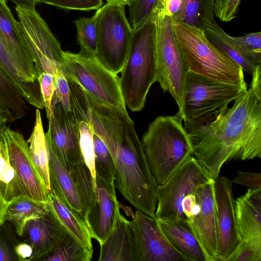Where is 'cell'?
Wrapping results in <instances>:
<instances>
[{"label": "cell", "instance_id": "1", "mask_svg": "<svg viewBox=\"0 0 261 261\" xmlns=\"http://www.w3.org/2000/svg\"><path fill=\"white\" fill-rule=\"evenodd\" d=\"M233 101L187 130L193 154L214 180L226 162L261 158V94L250 86Z\"/></svg>", "mask_w": 261, "mask_h": 261}, {"label": "cell", "instance_id": "2", "mask_svg": "<svg viewBox=\"0 0 261 261\" xmlns=\"http://www.w3.org/2000/svg\"><path fill=\"white\" fill-rule=\"evenodd\" d=\"M88 98L93 129L114 161L115 187L137 211L156 217L159 185L152 174L133 120L128 113Z\"/></svg>", "mask_w": 261, "mask_h": 261}, {"label": "cell", "instance_id": "3", "mask_svg": "<svg viewBox=\"0 0 261 261\" xmlns=\"http://www.w3.org/2000/svg\"><path fill=\"white\" fill-rule=\"evenodd\" d=\"M181 116H159L149 123L142 145L158 184L165 183L193 152Z\"/></svg>", "mask_w": 261, "mask_h": 261}, {"label": "cell", "instance_id": "4", "mask_svg": "<svg viewBox=\"0 0 261 261\" xmlns=\"http://www.w3.org/2000/svg\"><path fill=\"white\" fill-rule=\"evenodd\" d=\"M172 27L189 71L247 87L241 66L215 46L202 29L185 22H172Z\"/></svg>", "mask_w": 261, "mask_h": 261}, {"label": "cell", "instance_id": "5", "mask_svg": "<svg viewBox=\"0 0 261 261\" xmlns=\"http://www.w3.org/2000/svg\"><path fill=\"white\" fill-rule=\"evenodd\" d=\"M156 82L153 24L150 21L134 31L120 83L124 101L133 112L143 109L152 85Z\"/></svg>", "mask_w": 261, "mask_h": 261}, {"label": "cell", "instance_id": "6", "mask_svg": "<svg viewBox=\"0 0 261 261\" xmlns=\"http://www.w3.org/2000/svg\"><path fill=\"white\" fill-rule=\"evenodd\" d=\"M61 70L66 79L79 83L95 102L127 113L120 77L108 69L96 54L82 48L77 53L64 51Z\"/></svg>", "mask_w": 261, "mask_h": 261}, {"label": "cell", "instance_id": "7", "mask_svg": "<svg viewBox=\"0 0 261 261\" xmlns=\"http://www.w3.org/2000/svg\"><path fill=\"white\" fill-rule=\"evenodd\" d=\"M247 90L240 85L230 84L188 71L182 92L181 110L178 113L188 130L200 125L218 111Z\"/></svg>", "mask_w": 261, "mask_h": 261}, {"label": "cell", "instance_id": "8", "mask_svg": "<svg viewBox=\"0 0 261 261\" xmlns=\"http://www.w3.org/2000/svg\"><path fill=\"white\" fill-rule=\"evenodd\" d=\"M153 24L156 82L164 92L169 93L181 110L185 79L189 71L176 40L170 17L152 12Z\"/></svg>", "mask_w": 261, "mask_h": 261}, {"label": "cell", "instance_id": "9", "mask_svg": "<svg viewBox=\"0 0 261 261\" xmlns=\"http://www.w3.org/2000/svg\"><path fill=\"white\" fill-rule=\"evenodd\" d=\"M133 34L125 6L106 3L100 8L96 55L116 74L121 72L126 63Z\"/></svg>", "mask_w": 261, "mask_h": 261}, {"label": "cell", "instance_id": "10", "mask_svg": "<svg viewBox=\"0 0 261 261\" xmlns=\"http://www.w3.org/2000/svg\"><path fill=\"white\" fill-rule=\"evenodd\" d=\"M15 10L19 28L33 58L37 77L43 72L55 77L61 70L63 60L60 42L36 9L16 6Z\"/></svg>", "mask_w": 261, "mask_h": 261}, {"label": "cell", "instance_id": "11", "mask_svg": "<svg viewBox=\"0 0 261 261\" xmlns=\"http://www.w3.org/2000/svg\"><path fill=\"white\" fill-rule=\"evenodd\" d=\"M211 179L194 155L188 158L165 183L159 186L156 218L158 220L186 221L181 208L182 200Z\"/></svg>", "mask_w": 261, "mask_h": 261}, {"label": "cell", "instance_id": "12", "mask_svg": "<svg viewBox=\"0 0 261 261\" xmlns=\"http://www.w3.org/2000/svg\"><path fill=\"white\" fill-rule=\"evenodd\" d=\"M129 226L135 261H187L170 242L156 217L137 210Z\"/></svg>", "mask_w": 261, "mask_h": 261}, {"label": "cell", "instance_id": "13", "mask_svg": "<svg viewBox=\"0 0 261 261\" xmlns=\"http://www.w3.org/2000/svg\"><path fill=\"white\" fill-rule=\"evenodd\" d=\"M2 130L7 141L10 162L23 195L47 203L49 192L33 162L28 142L22 134L6 125Z\"/></svg>", "mask_w": 261, "mask_h": 261}, {"label": "cell", "instance_id": "14", "mask_svg": "<svg viewBox=\"0 0 261 261\" xmlns=\"http://www.w3.org/2000/svg\"><path fill=\"white\" fill-rule=\"evenodd\" d=\"M214 183L211 179L197 188L196 202L186 221L211 261H219Z\"/></svg>", "mask_w": 261, "mask_h": 261}, {"label": "cell", "instance_id": "15", "mask_svg": "<svg viewBox=\"0 0 261 261\" xmlns=\"http://www.w3.org/2000/svg\"><path fill=\"white\" fill-rule=\"evenodd\" d=\"M48 120V129L45 134L48 146L69 170L73 165L84 161L79 132L72 113L58 104L53 107Z\"/></svg>", "mask_w": 261, "mask_h": 261}, {"label": "cell", "instance_id": "16", "mask_svg": "<svg viewBox=\"0 0 261 261\" xmlns=\"http://www.w3.org/2000/svg\"><path fill=\"white\" fill-rule=\"evenodd\" d=\"M218 227L219 261L225 259L234 251L240 239L237 226L232 182L226 176H218L214 183Z\"/></svg>", "mask_w": 261, "mask_h": 261}, {"label": "cell", "instance_id": "17", "mask_svg": "<svg viewBox=\"0 0 261 261\" xmlns=\"http://www.w3.org/2000/svg\"><path fill=\"white\" fill-rule=\"evenodd\" d=\"M114 181L96 175V199L86 215L92 238L101 245L112 233L120 214Z\"/></svg>", "mask_w": 261, "mask_h": 261}, {"label": "cell", "instance_id": "18", "mask_svg": "<svg viewBox=\"0 0 261 261\" xmlns=\"http://www.w3.org/2000/svg\"><path fill=\"white\" fill-rule=\"evenodd\" d=\"M0 39L26 81L40 87L34 63L20 33L18 21L3 0H0Z\"/></svg>", "mask_w": 261, "mask_h": 261}, {"label": "cell", "instance_id": "19", "mask_svg": "<svg viewBox=\"0 0 261 261\" xmlns=\"http://www.w3.org/2000/svg\"><path fill=\"white\" fill-rule=\"evenodd\" d=\"M240 241L261 248V189H248L234 199Z\"/></svg>", "mask_w": 261, "mask_h": 261}, {"label": "cell", "instance_id": "20", "mask_svg": "<svg viewBox=\"0 0 261 261\" xmlns=\"http://www.w3.org/2000/svg\"><path fill=\"white\" fill-rule=\"evenodd\" d=\"M65 232L48 210L45 216L30 220L23 234L33 249L32 260H42L54 249Z\"/></svg>", "mask_w": 261, "mask_h": 261}, {"label": "cell", "instance_id": "21", "mask_svg": "<svg viewBox=\"0 0 261 261\" xmlns=\"http://www.w3.org/2000/svg\"><path fill=\"white\" fill-rule=\"evenodd\" d=\"M172 245L187 261H211L186 220H159Z\"/></svg>", "mask_w": 261, "mask_h": 261}, {"label": "cell", "instance_id": "22", "mask_svg": "<svg viewBox=\"0 0 261 261\" xmlns=\"http://www.w3.org/2000/svg\"><path fill=\"white\" fill-rule=\"evenodd\" d=\"M48 149L50 190L86 223V215L84 207L69 172L61 163L49 147Z\"/></svg>", "mask_w": 261, "mask_h": 261}, {"label": "cell", "instance_id": "23", "mask_svg": "<svg viewBox=\"0 0 261 261\" xmlns=\"http://www.w3.org/2000/svg\"><path fill=\"white\" fill-rule=\"evenodd\" d=\"M46 204L49 212L75 241L83 247L93 249L92 237L85 222L51 190Z\"/></svg>", "mask_w": 261, "mask_h": 261}, {"label": "cell", "instance_id": "24", "mask_svg": "<svg viewBox=\"0 0 261 261\" xmlns=\"http://www.w3.org/2000/svg\"><path fill=\"white\" fill-rule=\"evenodd\" d=\"M100 246L99 261H135L129 221L121 213L112 233Z\"/></svg>", "mask_w": 261, "mask_h": 261}, {"label": "cell", "instance_id": "25", "mask_svg": "<svg viewBox=\"0 0 261 261\" xmlns=\"http://www.w3.org/2000/svg\"><path fill=\"white\" fill-rule=\"evenodd\" d=\"M48 213L46 203L35 201L25 196H21L9 203L7 207L5 220L10 222L16 233L21 236L27 223Z\"/></svg>", "mask_w": 261, "mask_h": 261}, {"label": "cell", "instance_id": "26", "mask_svg": "<svg viewBox=\"0 0 261 261\" xmlns=\"http://www.w3.org/2000/svg\"><path fill=\"white\" fill-rule=\"evenodd\" d=\"M29 151L33 162L48 191H50L49 171V149L44 132L39 109L36 111L35 125L28 140Z\"/></svg>", "mask_w": 261, "mask_h": 261}, {"label": "cell", "instance_id": "27", "mask_svg": "<svg viewBox=\"0 0 261 261\" xmlns=\"http://www.w3.org/2000/svg\"><path fill=\"white\" fill-rule=\"evenodd\" d=\"M202 29L207 39L217 47L226 54L243 70L252 75L257 65L249 60L228 35L218 24L216 19L205 22Z\"/></svg>", "mask_w": 261, "mask_h": 261}, {"label": "cell", "instance_id": "28", "mask_svg": "<svg viewBox=\"0 0 261 261\" xmlns=\"http://www.w3.org/2000/svg\"><path fill=\"white\" fill-rule=\"evenodd\" d=\"M25 101L18 87L0 67V106L6 112L10 123L25 116Z\"/></svg>", "mask_w": 261, "mask_h": 261}, {"label": "cell", "instance_id": "29", "mask_svg": "<svg viewBox=\"0 0 261 261\" xmlns=\"http://www.w3.org/2000/svg\"><path fill=\"white\" fill-rule=\"evenodd\" d=\"M2 128L0 129V193L8 204L23 195L10 162L7 143Z\"/></svg>", "mask_w": 261, "mask_h": 261}, {"label": "cell", "instance_id": "30", "mask_svg": "<svg viewBox=\"0 0 261 261\" xmlns=\"http://www.w3.org/2000/svg\"><path fill=\"white\" fill-rule=\"evenodd\" d=\"M68 171L80 196L86 215L96 201V182L84 161L73 165Z\"/></svg>", "mask_w": 261, "mask_h": 261}, {"label": "cell", "instance_id": "31", "mask_svg": "<svg viewBox=\"0 0 261 261\" xmlns=\"http://www.w3.org/2000/svg\"><path fill=\"white\" fill-rule=\"evenodd\" d=\"M93 253V249L82 246L65 231L56 247L42 260L90 261Z\"/></svg>", "mask_w": 261, "mask_h": 261}, {"label": "cell", "instance_id": "32", "mask_svg": "<svg viewBox=\"0 0 261 261\" xmlns=\"http://www.w3.org/2000/svg\"><path fill=\"white\" fill-rule=\"evenodd\" d=\"M100 8L90 18L80 17L74 21L77 40L80 47L97 54V23Z\"/></svg>", "mask_w": 261, "mask_h": 261}, {"label": "cell", "instance_id": "33", "mask_svg": "<svg viewBox=\"0 0 261 261\" xmlns=\"http://www.w3.org/2000/svg\"><path fill=\"white\" fill-rule=\"evenodd\" d=\"M94 167L96 175L114 181L115 167L112 156L102 139L93 129Z\"/></svg>", "mask_w": 261, "mask_h": 261}, {"label": "cell", "instance_id": "34", "mask_svg": "<svg viewBox=\"0 0 261 261\" xmlns=\"http://www.w3.org/2000/svg\"><path fill=\"white\" fill-rule=\"evenodd\" d=\"M232 39L245 56L255 65H261V32L245 34Z\"/></svg>", "mask_w": 261, "mask_h": 261}, {"label": "cell", "instance_id": "35", "mask_svg": "<svg viewBox=\"0 0 261 261\" xmlns=\"http://www.w3.org/2000/svg\"><path fill=\"white\" fill-rule=\"evenodd\" d=\"M158 0H134L128 5V21L133 31L150 21L152 9Z\"/></svg>", "mask_w": 261, "mask_h": 261}, {"label": "cell", "instance_id": "36", "mask_svg": "<svg viewBox=\"0 0 261 261\" xmlns=\"http://www.w3.org/2000/svg\"><path fill=\"white\" fill-rule=\"evenodd\" d=\"M187 1L188 0H158L151 12H161L170 17L173 22H184Z\"/></svg>", "mask_w": 261, "mask_h": 261}, {"label": "cell", "instance_id": "37", "mask_svg": "<svg viewBox=\"0 0 261 261\" xmlns=\"http://www.w3.org/2000/svg\"><path fill=\"white\" fill-rule=\"evenodd\" d=\"M0 67L14 82L18 88L24 90L28 83L20 72L16 63L6 50L0 39Z\"/></svg>", "mask_w": 261, "mask_h": 261}, {"label": "cell", "instance_id": "38", "mask_svg": "<svg viewBox=\"0 0 261 261\" xmlns=\"http://www.w3.org/2000/svg\"><path fill=\"white\" fill-rule=\"evenodd\" d=\"M38 2L63 9L82 11L98 10L103 4L102 0H38Z\"/></svg>", "mask_w": 261, "mask_h": 261}, {"label": "cell", "instance_id": "39", "mask_svg": "<svg viewBox=\"0 0 261 261\" xmlns=\"http://www.w3.org/2000/svg\"><path fill=\"white\" fill-rule=\"evenodd\" d=\"M55 91L52 107L61 104L67 111H70V89L67 80L61 70L55 77Z\"/></svg>", "mask_w": 261, "mask_h": 261}, {"label": "cell", "instance_id": "40", "mask_svg": "<svg viewBox=\"0 0 261 261\" xmlns=\"http://www.w3.org/2000/svg\"><path fill=\"white\" fill-rule=\"evenodd\" d=\"M47 119L53 113L52 99L55 91V76L50 73L43 72L38 77Z\"/></svg>", "mask_w": 261, "mask_h": 261}, {"label": "cell", "instance_id": "41", "mask_svg": "<svg viewBox=\"0 0 261 261\" xmlns=\"http://www.w3.org/2000/svg\"><path fill=\"white\" fill-rule=\"evenodd\" d=\"M224 261H261V248L240 241Z\"/></svg>", "mask_w": 261, "mask_h": 261}, {"label": "cell", "instance_id": "42", "mask_svg": "<svg viewBox=\"0 0 261 261\" xmlns=\"http://www.w3.org/2000/svg\"><path fill=\"white\" fill-rule=\"evenodd\" d=\"M242 0H215L214 15L223 22H227L236 18Z\"/></svg>", "mask_w": 261, "mask_h": 261}, {"label": "cell", "instance_id": "43", "mask_svg": "<svg viewBox=\"0 0 261 261\" xmlns=\"http://www.w3.org/2000/svg\"><path fill=\"white\" fill-rule=\"evenodd\" d=\"M184 22L202 29L203 20L200 0H188Z\"/></svg>", "mask_w": 261, "mask_h": 261}, {"label": "cell", "instance_id": "44", "mask_svg": "<svg viewBox=\"0 0 261 261\" xmlns=\"http://www.w3.org/2000/svg\"><path fill=\"white\" fill-rule=\"evenodd\" d=\"M231 181L232 183L243 185L251 190L260 189L261 174L238 171L237 176Z\"/></svg>", "mask_w": 261, "mask_h": 261}, {"label": "cell", "instance_id": "45", "mask_svg": "<svg viewBox=\"0 0 261 261\" xmlns=\"http://www.w3.org/2000/svg\"><path fill=\"white\" fill-rule=\"evenodd\" d=\"M14 253L18 260H32L33 249L28 242H21L17 244L14 249Z\"/></svg>", "mask_w": 261, "mask_h": 261}, {"label": "cell", "instance_id": "46", "mask_svg": "<svg viewBox=\"0 0 261 261\" xmlns=\"http://www.w3.org/2000/svg\"><path fill=\"white\" fill-rule=\"evenodd\" d=\"M18 259L4 237L0 233V261H16Z\"/></svg>", "mask_w": 261, "mask_h": 261}, {"label": "cell", "instance_id": "47", "mask_svg": "<svg viewBox=\"0 0 261 261\" xmlns=\"http://www.w3.org/2000/svg\"><path fill=\"white\" fill-rule=\"evenodd\" d=\"M214 2L215 0H200L202 13V25L205 22L210 21L215 19L214 13Z\"/></svg>", "mask_w": 261, "mask_h": 261}, {"label": "cell", "instance_id": "48", "mask_svg": "<svg viewBox=\"0 0 261 261\" xmlns=\"http://www.w3.org/2000/svg\"><path fill=\"white\" fill-rule=\"evenodd\" d=\"M252 75V80L250 86L252 87L256 92L261 94V65L256 66Z\"/></svg>", "mask_w": 261, "mask_h": 261}, {"label": "cell", "instance_id": "49", "mask_svg": "<svg viewBox=\"0 0 261 261\" xmlns=\"http://www.w3.org/2000/svg\"><path fill=\"white\" fill-rule=\"evenodd\" d=\"M13 2L17 7L22 8L34 9L36 5L38 3V0H10Z\"/></svg>", "mask_w": 261, "mask_h": 261}, {"label": "cell", "instance_id": "50", "mask_svg": "<svg viewBox=\"0 0 261 261\" xmlns=\"http://www.w3.org/2000/svg\"><path fill=\"white\" fill-rule=\"evenodd\" d=\"M8 205L0 193V225L5 221V214Z\"/></svg>", "mask_w": 261, "mask_h": 261}, {"label": "cell", "instance_id": "51", "mask_svg": "<svg viewBox=\"0 0 261 261\" xmlns=\"http://www.w3.org/2000/svg\"><path fill=\"white\" fill-rule=\"evenodd\" d=\"M10 123L9 118L4 110L0 106V126Z\"/></svg>", "mask_w": 261, "mask_h": 261}, {"label": "cell", "instance_id": "52", "mask_svg": "<svg viewBox=\"0 0 261 261\" xmlns=\"http://www.w3.org/2000/svg\"><path fill=\"white\" fill-rule=\"evenodd\" d=\"M134 0H106L107 3L124 6L128 5L130 3H132Z\"/></svg>", "mask_w": 261, "mask_h": 261}, {"label": "cell", "instance_id": "53", "mask_svg": "<svg viewBox=\"0 0 261 261\" xmlns=\"http://www.w3.org/2000/svg\"><path fill=\"white\" fill-rule=\"evenodd\" d=\"M4 2L7 3V0H3Z\"/></svg>", "mask_w": 261, "mask_h": 261}, {"label": "cell", "instance_id": "54", "mask_svg": "<svg viewBox=\"0 0 261 261\" xmlns=\"http://www.w3.org/2000/svg\"><path fill=\"white\" fill-rule=\"evenodd\" d=\"M2 126H0V127H2Z\"/></svg>", "mask_w": 261, "mask_h": 261}]
</instances>
